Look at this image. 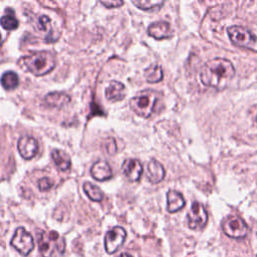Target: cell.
Returning a JSON list of instances; mask_svg holds the SVG:
<instances>
[{"mask_svg":"<svg viewBox=\"0 0 257 257\" xmlns=\"http://www.w3.org/2000/svg\"><path fill=\"white\" fill-rule=\"evenodd\" d=\"M231 41L240 47H251L256 42L255 35L247 28L239 25H233L227 29Z\"/></svg>","mask_w":257,"mask_h":257,"instance_id":"5","label":"cell"},{"mask_svg":"<svg viewBox=\"0 0 257 257\" xmlns=\"http://www.w3.org/2000/svg\"><path fill=\"white\" fill-rule=\"evenodd\" d=\"M148 33L150 36L158 40L169 38L172 36L171 26L166 21H158L152 23L148 28Z\"/></svg>","mask_w":257,"mask_h":257,"instance_id":"12","label":"cell"},{"mask_svg":"<svg viewBox=\"0 0 257 257\" xmlns=\"http://www.w3.org/2000/svg\"><path fill=\"white\" fill-rule=\"evenodd\" d=\"M10 243L23 256H27L34 248L33 237L23 227L16 229Z\"/></svg>","mask_w":257,"mask_h":257,"instance_id":"7","label":"cell"},{"mask_svg":"<svg viewBox=\"0 0 257 257\" xmlns=\"http://www.w3.org/2000/svg\"><path fill=\"white\" fill-rule=\"evenodd\" d=\"M122 172L131 182L140 180L143 173V165L137 159H127L122 164Z\"/></svg>","mask_w":257,"mask_h":257,"instance_id":"11","label":"cell"},{"mask_svg":"<svg viewBox=\"0 0 257 257\" xmlns=\"http://www.w3.org/2000/svg\"><path fill=\"white\" fill-rule=\"evenodd\" d=\"M119 257H133V256H131V255L127 254V253H122Z\"/></svg>","mask_w":257,"mask_h":257,"instance_id":"28","label":"cell"},{"mask_svg":"<svg viewBox=\"0 0 257 257\" xmlns=\"http://www.w3.org/2000/svg\"><path fill=\"white\" fill-rule=\"evenodd\" d=\"M0 23L2 25L3 28H5L6 30H14L18 27V20L13 16V15H4L1 17L0 19Z\"/></svg>","mask_w":257,"mask_h":257,"instance_id":"24","label":"cell"},{"mask_svg":"<svg viewBox=\"0 0 257 257\" xmlns=\"http://www.w3.org/2000/svg\"><path fill=\"white\" fill-rule=\"evenodd\" d=\"M19 154L25 160H31L38 153V143L30 136H23L18 140L17 145Z\"/></svg>","mask_w":257,"mask_h":257,"instance_id":"10","label":"cell"},{"mask_svg":"<svg viewBox=\"0 0 257 257\" xmlns=\"http://www.w3.org/2000/svg\"><path fill=\"white\" fill-rule=\"evenodd\" d=\"M147 177L153 184L160 183L165 177V169L162 164L156 160H151L147 167Z\"/></svg>","mask_w":257,"mask_h":257,"instance_id":"16","label":"cell"},{"mask_svg":"<svg viewBox=\"0 0 257 257\" xmlns=\"http://www.w3.org/2000/svg\"><path fill=\"white\" fill-rule=\"evenodd\" d=\"M51 157L53 159L54 164L60 171L64 172V171H67L70 169L71 161H70L69 156L65 152L55 149L51 152Z\"/></svg>","mask_w":257,"mask_h":257,"instance_id":"18","label":"cell"},{"mask_svg":"<svg viewBox=\"0 0 257 257\" xmlns=\"http://www.w3.org/2000/svg\"><path fill=\"white\" fill-rule=\"evenodd\" d=\"M69 101H70V97L66 93L59 92V91L49 92L44 96V99H43V102L46 106L53 107V108L63 107L64 105L68 104Z\"/></svg>","mask_w":257,"mask_h":257,"instance_id":"14","label":"cell"},{"mask_svg":"<svg viewBox=\"0 0 257 257\" xmlns=\"http://www.w3.org/2000/svg\"><path fill=\"white\" fill-rule=\"evenodd\" d=\"M185 206V200L181 193L170 190L167 193V210L170 213H175Z\"/></svg>","mask_w":257,"mask_h":257,"instance_id":"17","label":"cell"},{"mask_svg":"<svg viewBox=\"0 0 257 257\" xmlns=\"http://www.w3.org/2000/svg\"><path fill=\"white\" fill-rule=\"evenodd\" d=\"M235 74L232 62L226 58H213L207 61L200 71V79L206 86L216 89L225 88Z\"/></svg>","mask_w":257,"mask_h":257,"instance_id":"1","label":"cell"},{"mask_svg":"<svg viewBox=\"0 0 257 257\" xmlns=\"http://www.w3.org/2000/svg\"><path fill=\"white\" fill-rule=\"evenodd\" d=\"M52 187H53V182L49 178L43 177V178L39 179V181H38V188H39L40 191L45 192V191L50 190Z\"/></svg>","mask_w":257,"mask_h":257,"instance_id":"25","label":"cell"},{"mask_svg":"<svg viewBox=\"0 0 257 257\" xmlns=\"http://www.w3.org/2000/svg\"><path fill=\"white\" fill-rule=\"evenodd\" d=\"M0 42H1V34H0Z\"/></svg>","mask_w":257,"mask_h":257,"instance_id":"29","label":"cell"},{"mask_svg":"<svg viewBox=\"0 0 257 257\" xmlns=\"http://www.w3.org/2000/svg\"><path fill=\"white\" fill-rule=\"evenodd\" d=\"M133 4L140 9L146 11H155L159 10L164 4V1H152V0H134Z\"/></svg>","mask_w":257,"mask_h":257,"instance_id":"23","label":"cell"},{"mask_svg":"<svg viewBox=\"0 0 257 257\" xmlns=\"http://www.w3.org/2000/svg\"><path fill=\"white\" fill-rule=\"evenodd\" d=\"M51 21L50 18L46 15H41L39 17V21H38V27L39 29L43 30L44 32H46V37H45V41L46 42H52V41H56V39L53 37V32H51L52 28H51ZM53 31V30H52Z\"/></svg>","mask_w":257,"mask_h":257,"instance_id":"22","label":"cell"},{"mask_svg":"<svg viewBox=\"0 0 257 257\" xmlns=\"http://www.w3.org/2000/svg\"><path fill=\"white\" fill-rule=\"evenodd\" d=\"M25 67L34 75L40 76L50 72L56 64L55 56L49 51H37L22 59Z\"/></svg>","mask_w":257,"mask_h":257,"instance_id":"2","label":"cell"},{"mask_svg":"<svg viewBox=\"0 0 257 257\" xmlns=\"http://www.w3.org/2000/svg\"><path fill=\"white\" fill-rule=\"evenodd\" d=\"M105 148H106V151H107L108 154L113 155L116 152V145L114 143V140L113 139H108L107 143L105 145Z\"/></svg>","mask_w":257,"mask_h":257,"instance_id":"26","label":"cell"},{"mask_svg":"<svg viewBox=\"0 0 257 257\" xmlns=\"http://www.w3.org/2000/svg\"><path fill=\"white\" fill-rule=\"evenodd\" d=\"M163 76H164L163 69H162L161 65L158 63L152 64L145 70V77H146L147 81H149L151 83H156V82L161 81L163 79Z\"/></svg>","mask_w":257,"mask_h":257,"instance_id":"19","label":"cell"},{"mask_svg":"<svg viewBox=\"0 0 257 257\" xmlns=\"http://www.w3.org/2000/svg\"><path fill=\"white\" fill-rule=\"evenodd\" d=\"M223 232L231 238L239 239L247 235L248 227L245 221L238 216H229L222 222Z\"/></svg>","mask_w":257,"mask_h":257,"instance_id":"6","label":"cell"},{"mask_svg":"<svg viewBox=\"0 0 257 257\" xmlns=\"http://www.w3.org/2000/svg\"><path fill=\"white\" fill-rule=\"evenodd\" d=\"M208 221V214L204 206L198 202H194L188 213V225L193 230L202 229Z\"/></svg>","mask_w":257,"mask_h":257,"instance_id":"9","label":"cell"},{"mask_svg":"<svg viewBox=\"0 0 257 257\" xmlns=\"http://www.w3.org/2000/svg\"><path fill=\"white\" fill-rule=\"evenodd\" d=\"M159 93L155 90L146 89L138 93L131 100L132 109L140 116L148 118L152 115L158 102Z\"/></svg>","mask_w":257,"mask_h":257,"instance_id":"4","label":"cell"},{"mask_svg":"<svg viewBox=\"0 0 257 257\" xmlns=\"http://www.w3.org/2000/svg\"><path fill=\"white\" fill-rule=\"evenodd\" d=\"M83 190L87 197L94 202H100L103 199V192L94 184L85 182L83 184Z\"/></svg>","mask_w":257,"mask_h":257,"instance_id":"21","label":"cell"},{"mask_svg":"<svg viewBox=\"0 0 257 257\" xmlns=\"http://www.w3.org/2000/svg\"><path fill=\"white\" fill-rule=\"evenodd\" d=\"M90 174L96 181L103 182L112 177V170L105 161H97L92 165Z\"/></svg>","mask_w":257,"mask_h":257,"instance_id":"13","label":"cell"},{"mask_svg":"<svg viewBox=\"0 0 257 257\" xmlns=\"http://www.w3.org/2000/svg\"><path fill=\"white\" fill-rule=\"evenodd\" d=\"M256 121H257V116H256Z\"/></svg>","mask_w":257,"mask_h":257,"instance_id":"30","label":"cell"},{"mask_svg":"<svg viewBox=\"0 0 257 257\" xmlns=\"http://www.w3.org/2000/svg\"><path fill=\"white\" fill-rule=\"evenodd\" d=\"M1 84L7 90L16 88L19 84L18 75L14 71H6L1 76Z\"/></svg>","mask_w":257,"mask_h":257,"instance_id":"20","label":"cell"},{"mask_svg":"<svg viewBox=\"0 0 257 257\" xmlns=\"http://www.w3.org/2000/svg\"><path fill=\"white\" fill-rule=\"evenodd\" d=\"M38 248L43 257L61 255L65 250V240L56 231H42L38 234Z\"/></svg>","mask_w":257,"mask_h":257,"instance_id":"3","label":"cell"},{"mask_svg":"<svg viewBox=\"0 0 257 257\" xmlns=\"http://www.w3.org/2000/svg\"><path fill=\"white\" fill-rule=\"evenodd\" d=\"M105 97L111 102L119 101L124 97V85L116 80H111L105 88Z\"/></svg>","mask_w":257,"mask_h":257,"instance_id":"15","label":"cell"},{"mask_svg":"<svg viewBox=\"0 0 257 257\" xmlns=\"http://www.w3.org/2000/svg\"><path fill=\"white\" fill-rule=\"evenodd\" d=\"M100 3L108 8H115V7L123 5V1H103L102 0V1H100Z\"/></svg>","mask_w":257,"mask_h":257,"instance_id":"27","label":"cell"},{"mask_svg":"<svg viewBox=\"0 0 257 257\" xmlns=\"http://www.w3.org/2000/svg\"><path fill=\"white\" fill-rule=\"evenodd\" d=\"M126 237V232L122 227L116 226L106 232L104 237V248L108 254H113L117 251Z\"/></svg>","mask_w":257,"mask_h":257,"instance_id":"8","label":"cell"}]
</instances>
